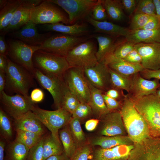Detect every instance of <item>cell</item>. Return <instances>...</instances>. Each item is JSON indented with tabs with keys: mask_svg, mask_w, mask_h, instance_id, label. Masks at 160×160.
<instances>
[{
	"mask_svg": "<svg viewBox=\"0 0 160 160\" xmlns=\"http://www.w3.org/2000/svg\"><path fill=\"white\" fill-rule=\"evenodd\" d=\"M119 111L128 136L134 144L151 137L146 121L127 95Z\"/></svg>",
	"mask_w": 160,
	"mask_h": 160,
	"instance_id": "6da1fadb",
	"label": "cell"
},
{
	"mask_svg": "<svg viewBox=\"0 0 160 160\" xmlns=\"http://www.w3.org/2000/svg\"><path fill=\"white\" fill-rule=\"evenodd\" d=\"M7 61L5 89L10 92L29 97V90L35 85L33 74L8 57Z\"/></svg>",
	"mask_w": 160,
	"mask_h": 160,
	"instance_id": "7a4b0ae2",
	"label": "cell"
},
{
	"mask_svg": "<svg viewBox=\"0 0 160 160\" xmlns=\"http://www.w3.org/2000/svg\"><path fill=\"white\" fill-rule=\"evenodd\" d=\"M131 100L146 121L151 136L160 137V99L155 93Z\"/></svg>",
	"mask_w": 160,
	"mask_h": 160,
	"instance_id": "3957f363",
	"label": "cell"
},
{
	"mask_svg": "<svg viewBox=\"0 0 160 160\" xmlns=\"http://www.w3.org/2000/svg\"><path fill=\"white\" fill-rule=\"evenodd\" d=\"M31 111L50 131L55 140L61 144L59 131L68 124L72 117V114L62 108L54 111H49L41 109L35 105Z\"/></svg>",
	"mask_w": 160,
	"mask_h": 160,
	"instance_id": "277c9868",
	"label": "cell"
},
{
	"mask_svg": "<svg viewBox=\"0 0 160 160\" xmlns=\"http://www.w3.org/2000/svg\"><path fill=\"white\" fill-rule=\"evenodd\" d=\"M32 60L34 68L46 74L63 77L70 68L65 57L41 49L35 52Z\"/></svg>",
	"mask_w": 160,
	"mask_h": 160,
	"instance_id": "5b68a950",
	"label": "cell"
},
{
	"mask_svg": "<svg viewBox=\"0 0 160 160\" xmlns=\"http://www.w3.org/2000/svg\"><path fill=\"white\" fill-rule=\"evenodd\" d=\"M97 50L94 42L87 40L74 47L65 58L70 67L84 71L98 63L96 55Z\"/></svg>",
	"mask_w": 160,
	"mask_h": 160,
	"instance_id": "8992f818",
	"label": "cell"
},
{
	"mask_svg": "<svg viewBox=\"0 0 160 160\" xmlns=\"http://www.w3.org/2000/svg\"><path fill=\"white\" fill-rule=\"evenodd\" d=\"M30 20L36 25L57 23L68 25L69 22L68 17L49 0H43L32 9Z\"/></svg>",
	"mask_w": 160,
	"mask_h": 160,
	"instance_id": "52a82bcc",
	"label": "cell"
},
{
	"mask_svg": "<svg viewBox=\"0 0 160 160\" xmlns=\"http://www.w3.org/2000/svg\"><path fill=\"white\" fill-rule=\"evenodd\" d=\"M7 56L12 61L25 68L33 74L35 69L32 60L34 53L41 49L40 46L27 45L18 40L9 39L7 41Z\"/></svg>",
	"mask_w": 160,
	"mask_h": 160,
	"instance_id": "ba28073f",
	"label": "cell"
},
{
	"mask_svg": "<svg viewBox=\"0 0 160 160\" xmlns=\"http://www.w3.org/2000/svg\"><path fill=\"white\" fill-rule=\"evenodd\" d=\"M34 78L44 88L52 95L54 105L58 109L61 108L67 87L63 77L46 74L35 68L33 73Z\"/></svg>",
	"mask_w": 160,
	"mask_h": 160,
	"instance_id": "9c48e42d",
	"label": "cell"
},
{
	"mask_svg": "<svg viewBox=\"0 0 160 160\" xmlns=\"http://www.w3.org/2000/svg\"><path fill=\"white\" fill-rule=\"evenodd\" d=\"M63 78L68 89L77 97L80 103H88L90 92L84 70L70 67L65 73Z\"/></svg>",
	"mask_w": 160,
	"mask_h": 160,
	"instance_id": "30bf717a",
	"label": "cell"
},
{
	"mask_svg": "<svg viewBox=\"0 0 160 160\" xmlns=\"http://www.w3.org/2000/svg\"><path fill=\"white\" fill-rule=\"evenodd\" d=\"M87 38L65 34L50 36L40 46L41 50L65 57L74 47L87 40Z\"/></svg>",
	"mask_w": 160,
	"mask_h": 160,
	"instance_id": "8fae6325",
	"label": "cell"
},
{
	"mask_svg": "<svg viewBox=\"0 0 160 160\" xmlns=\"http://www.w3.org/2000/svg\"><path fill=\"white\" fill-rule=\"evenodd\" d=\"M63 9L68 15V24H74L87 18L97 0H49Z\"/></svg>",
	"mask_w": 160,
	"mask_h": 160,
	"instance_id": "7c38bea8",
	"label": "cell"
},
{
	"mask_svg": "<svg viewBox=\"0 0 160 160\" xmlns=\"http://www.w3.org/2000/svg\"><path fill=\"white\" fill-rule=\"evenodd\" d=\"M0 102L4 111L9 116L16 120L30 111L35 105L30 97L19 94L8 95L4 91L0 94Z\"/></svg>",
	"mask_w": 160,
	"mask_h": 160,
	"instance_id": "4fadbf2b",
	"label": "cell"
},
{
	"mask_svg": "<svg viewBox=\"0 0 160 160\" xmlns=\"http://www.w3.org/2000/svg\"><path fill=\"white\" fill-rule=\"evenodd\" d=\"M127 160H160V137L151 136L134 144Z\"/></svg>",
	"mask_w": 160,
	"mask_h": 160,
	"instance_id": "5bb4252c",
	"label": "cell"
},
{
	"mask_svg": "<svg viewBox=\"0 0 160 160\" xmlns=\"http://www.w3.org/2000/svg\"><path fill=\"white\" fill-rule=\"evenodd\" d=\"M87 81L95 87L104 93L112 88L109 68L103 63H98L95 66L84 71Z\"/></svg>",
	"mask_w": 160,
	"mask_h": 160,
	"instance_id": "9a60e30c",
	"label": "cell"
},
{
	"mask_svg": "<svg viewBox=\"0 0 160 160\" xmlns=\"http://www.w3.org/2000/svg\"><path fill=\"white\" fill-rule=\"evenodd\" d=\"M160 83L158 79H146L140 73H136L131 76L130 88L127 95L133 100L156 93Z\"/></svg>",
	"mask_w": 160,
	"mask_h": 160,
	"instance_id": "2e32d148",
	"label": "cell"
},
{
	"mask_svg": "<svg viewBox=\"0 0 160 160\" xmlns=\"http://www.w3.org/2000/svg\"><path fill=\"white\" fill-rule=\"evenodd\" d=\"M41 0H22L15 11L8 26L0 32L1 35L17 30L22 27L30 20L32 9L42 1Z\"/></svg>",
	"mask_w": 160,
	"mask_h": 160,
	"instance_id": "e0dca14e",
	"label": "cell"
},
{
	"mask_svg": "<svg viewBox=\"0 0 160 160\" xmlns=\"http://www.w3.org/2000/svg\"><path fill=\"white\" fill-rule=\"evenodd\" d=\"M36 25L30 20L20 29L9 33V35L27 45L41 46L50 36L49 33H39Z\"/></svg>",
	"mask_w": 160,
	"mask_h": 160,
	"instance_id": "ac0fdd59",
	"label": "cell"
},
{
	"mask_svg": "<svg viewBox=\"0 0 160 160\" xmlns=\"http://www.w3.org/2000/svg\"><path fill=\"white\" fill-rule=\"evenodd\" d=\"M135 48L141 57L144 69H160V44L138 43L135 44Z\"/></svg>",
	"mask_w": 160,
	"mask_h": 160,
	"instance_id": "d6986e66",
	"label": "cell"
},
{
	"mask_svg": "<svg viewBox=\"0 0 160 160\" xmlns=\"http://www.w3.org/2000/svg\"><path fill=\"white\" fill-rule=\"evenodd\" d=\"M101 119L103 124L100 133L102 135H127V132L119 111L110 112Z\"/></svg>",
	"mask_w": 160,
	"mask_h": 160,
	"instance_id": "ffe728a7",
	"label": "cell"
},
{
	"mask_svg": "<svg viewBox=\"0 0 160 160\" xmlns=\"http://www.w3.org/2000/svg\"><path fill=\"white\" fill-rule=\"evenodd\" d=\"M134 144L122 145L110 148H102L93 152L91 160H127Z\"/></svg>",
	"mask_w": 160,
	"mask_h": 160,
	"instance_id": "44dd1931",
	"label": "cell"
},
{
	"mask_svg": "<svg viewBox=\"0 0 160 160\" xmlns=\"http://www.w3.org/2000/svg\"><path fill=\"white\" fill-rule=\"evenodd\" d=\"M15 131H28L43 136L46 132V127L34 113L30 111L20 118L15 120Z\"/></svg>",
	"mask_w": 160,
	"mask_h": 160,
	"instance_id": "7402d4cb",
	"label": "cell"
},
{
	"mask_svg": "<svg viewBox=\"0 0 160 160\" xmlns=\"http://www.w3.org/2000/svg\"><path fill=\"white\" fill-rule=\"evenodd\" d=\"M87 20L93 27L96 32L104 33L113 37H125L130 31L128 28L106 21H97L89 16L87 18Z\"/></svg>",
	"mask_w": 160,
	"mask_h": 160,
	"instance_id": "603a6c76",
	"label": "cell"
},
{
	"mask_svg": "<svg viewBox=\"0 0 160 160\" xmlns=\"http://www.w3.org/2000/svg\"><path fill=\"white\" fill-rule=\"evenodd\" d=\"M41 27L44 31H55L73 36H82L89 32L88 27L86 25L78 23L71 25L62 23L45 24L42 25Z\"/></svg>",
	"mask_w": 160,
	"mask_h": 160,
	"instance_id": "cb8c5ba5",
	"label": "cell"
},
{
	"mask_svg": "<svg viewBox=\"0 0 160 160\" xmlns=\"http://www.w3.org/2000/svg\"><path fill=\"white\" fill-rule=\"evenodd\" d=\"M125 37L127 41L135 44L140 43L160 44V26L150 30H130Z\"/></svg>",
	"mask_w": 160,
	"mask_h": 160,
	"instance_id": "d4e9b609",
	"label": "cell"
},
{
	"mask_svg": "<svg viewBox=\"0 0 160 160\" xmlns=\"http://www.w3.org/2000/svg\"><path fill=\"white\" fill-rule=\"evenodd\" d=\"M89 84L90 96L88 104L92 108L93 114L101 119L110 112L105 103L103 96L104 92L89 83Z\"/></svg>",
	"mask_w": 160,
	"mask_h": 160,
	"instance_id": "484cf974",
	"label": "cell"
},
{
	"mask_svg": "<svg viewBox=\"0 0 160 160\" xmlns=\"http://www.w3.org/2000/svg\"><path fill=\"white\" fill-rule=\"evenodd\" d=\"M91 144L93 146H99L103 148L107 149L119 145H132L134 143L128 135H119L97 137L92 140Z\"/></svg>",
	"mask_w": 160,
	"mask_h": 160,
	"instance_id": "4316f807",
	"label": "cell"
},
{
	"mask_svg": "<svg viewBox=\"0 0 160 160\" xmlns=\"http://www.w3.org/2000/svg\"><path fill=\"white\" fill-rule=\"evenodd\" d=\"M92 37L95 38L97 41L98 48L96 52V57L98 62L102 63L112 51L117 37L101 34L95 35Z\"/></svg>",
	"mask_w": 160,
	"mask_h": 160,
	"instance_id": "83f0119b",
	"label": "cell"
},
{
	"mask_svg": "<svg viewBox=\"0 0 160 160\" xmlns=\"http://www.w3.org/2000/svg\"><path fill=\"white\" fill-rule=\"evenodd\" d=\"M135 45L127 41L125 38L123 40H116L112 51L102 63L107 65L112 61L123 59L135 49Z\"/></svg>",
	"mask_w": 160,
	"mask_h": 160,
	"instance_id": "f1b7e54d",
	"label": "cell"
},
{
	"mask_svg": "<svg viewBox=\"0 0 160 160\" xmlns=\"http://www.w3.org/2000/svg\"><path fill=\"white\" fill-rule=\"evenodd\" d=\"M106 65L111 69L126 76H131L144 69L141 64L131 63L123 59L112 61Z\"/></svg>",
	"mask_w": 160,
	"mask_h": 160,
	"instance_id": "f546056e",
	"label": "cell"
},
{
	"mask_svg": "<svg viewBox=\"0 0 160 160\" xmlns=\"http://www.w3.org/2000/svg\"><path fill=\"white\" fill-rule=\"evenodd\" d=\"M29 148L15 140L7 148L4 160H26Z\"/></svg>",
	"mask_w": 160,
	"mask_h": 160,
	"instance_id": "4dcf8cb0",
	"label": "cell"
},
{
	"mask_svg": "<svg viewBox=\"0 0 160 160\" xmlns=\"http://www.w3.org/2000/svg\"><path fill=\"white\" fill-rule=\"evenodd\" d=\"M22 0H8L5 5L0 9V31L9 25L13 15Z\"/></svg>",
	"mask_w": 160,
	"mask_h": 160,
	"instance_id": "1f68e13d",
	"label": "cell"
},
{
	"mask_svg": "<svg viewBox=\"0 0 160 160\" xmlns=\"http://www.w3.org/2000/svg\"><path fill=\"white\" fill-rule=\"evenodd\" d=\"M67 125L59 130V135L60 140L63 146L64 152L70 159L78 148L72 137L69 127Z\"/></svg>",
	"mask_w": 160,
	"mask_h": 160,
	"instance_id": "d6a6232c",
	"label": "cell"
},
{
	"mask_svg": "<svg viewBox=\"0 0 160 160\" xmlns=\"http://www.w3.org/2000/svg\"><path fill=\"white\" fill-rule=\"evenodd\" d=\"M43 152V160H45L51 156L60 155L64 152L61 144L55 140L51 133L44 136Z\"/></svg>",
	"mask_w": 160,
	"mask_h": 160,
	"instance_id": "836d02e7",
	"label": "cell"
},
{
	"mask_svg": "<svg viewBox=\"0 0 160 160\" xmlns=\"http://www.w3.org/2000/svg\"><path fill=\"white\" fill-rule=\"evenodd\" d=\"M108 17L115 21H120L124 17V11L119 0H101Z\"/></svg>",
	"mask_w": 160,
	"mask_h": 160,
	"instance_id": "e575fe53",
	"label": "cell"
},
{
	"mask_svg": "<svg viewBox=\"0 0 160 160\" xmlns=\"http://www.w3.org/2000/svg\"><path fill=\"white\" fill-rule=\"evenodd\" d=\"M68 125L78 148L86 144V138L81 127L80 121L77 119L72 117Z\"/></svg>",
	"mask_w": 160,
	"mask_h": 160,
	"instance_id": "d590c367",
	"label": "cell"
},
{
	"mask_svg": "<svg viewBox=\"0 0 160 160\" xmlns=\"http://www.w3.org/2000/svg\"><path fill=\"white\" fill-rule=\"evenodd\" d=\"M109 70L111 76L112 88L125 90L128 93L131 85V76H124L109 68Z\"/></svg>",
	"mask_w": 160,
	"mask_h": 160,
	"instance_id": "8d00e7d4",
	"label": "cell"
},
{
	"mask_svg": "<svg viewBox=\"0 0 160 160\" xmlns=\"http://www.w3.org/2000/svg\"><path fill=\"white\" fill-rule=\"evenodd\" d=\"M16 131L17 135L15 140L29 149L36 145L44 136L27 131L19 130Z\"/></svg>",
	"mask_w": 160,
	"mask_h": 160,
	"instance_id": "74e56055",
	"label": "cell"
},
{
	"mask_svg": "<svg viewBox=\"0 0 160 160\" xmlns=\"http://www.w3.org/2000/svg\"><path fill=\"white\" fill-rule=\"evenodd\" d=\"M0 131L2 137L7 140L13 135L12 126L9 116L1 108H0Z\"/></svg>",
	"mask_w": 160,
	"mask_h": 160,
	"instance_id": "f35d334b",
	"label": "cell"
},
{
	"mask_svg": "<svg viewBox=\"0 0 160 160\" xmlns=\"http://www.w3.org/2000/svg\"><path fill=\"white\" fill-rule=\"evenodd\" d=\"M80 103L77 97L67 89L61 104V107L71 114Z\"/></svg>",
	"mask_w": 160,
	"mask_h": 160,
	"instance_id": "ab89813d",
	"label": "cell"
},
{
	"mask_svg": "<svg viewBox=\"0 0 160 160\" xmlns=\"http://www.w3.org/2000/svg\"><path fill=\"white\" fill-rule=\"evenodd\" d=\"M140 13L150 16L156 15L155 7L153 0H138L134 13Z\"/></svg>",
	"mask_w": 160,
	"mask_h": 160,
	"instance_id": "60d3db41",
	"label": "cell"
},
{
	"mask_svg": "<svg viewBox=\"0 0 160 160\" xmlns=\"http://www.w3.org/2000/svg\"><path fill=\"white\" fill-rule=\"evenodd\" d=\"M151 16L142 13H134L128 28L132 31L142 29L146 24Z\"/></svg>",
	"mask_w": 160,
	"mask_h": 160,
	"instance_id": "b9f144b4",
	"label": "cell"
},
{
	"mask_svg": "<svg viewBox=\"0 0 160 160\" xmlns=\"http://www.w3.org/2000/svg\"><path fill=\"white\" fill-rule=\"evenodd\" d=\"M93 151L89 145L86 144L78 148L73 156L71 160H91Z\"/></svg>",
	"mask_w": 160,
	"mask_h": 160,
	"instance_id": "7bdbcfd3",
	"label": "cell"
},
{
	"mask_svg": "<svg viewBox=\"0 0 160 160\" xmlns=\"http://www.w3.org/2000/svg\"><path fill=\"white\" fill-rule=\"evenodd\" d=\"M92 113V108L88 103H80L72 114V117L80 121L89 116Z\"/></svg>",
	"mask_w": 160,
	"mask_h": 160,
	"instance_id": "ee69618b",
	"label": "cell"
},
{
	"mask_svg": "<svg viewBox=\"0 0 160 160\" xmlns=\"http://www.w3.org/2000/svg\"><path fill=\"white\" fill-rule=\"evenodd\" d=\"M44 137L29 149L26 160H43Z\"/></svg>",
	"mask_w": 160,
	"mask_h": 160,
	"instance_id": "f6af8a7d",
	"label": "cell"
},
{
	"mask_svg": "<svg viewBox=\"0 0 160 160\" xmlns=\"http://www.w3.org/2000/svg\"><path fill=\"white\" fill-rule=\"evenodd\" d=\"M91 13V17L97 21H106L108 18L101 0H97V2L93 7Z\"/></svg>",
	"mask_w": 160,
	"mask_h": 160,
	"instance_id": "bcb514c9",
	"label": "cell"
},
{
	"mask_svg": "<svg viewBox=\"0 0 160 160\" xmlns=\"http://www.w3.org/2000/svg\"><path fill=\"white\" fill-rule=\"evenodd\" d=\"M119 1L123 11L130 15L134 13L138 0H119Z\"/></svg>",
	"mask_w": 160,
	"mask_h": 160,
	"instance_id": "7dc6e473",
	"label": "cell"
},
{
	"mask_svg": "<svg viewBox=\"0 0 160 160\" xmlns=\"http://www.w3.org/2000/svg\"><path fill=\"white\" fill-rule=\"evenodd\" d=\"M103 96L105 105L110 112L121 107L123 102H121L107 96L104 93Z\"/></svg>",
	"mask_w": 160,
	"mask_h": 160,
	"instance_id": "c3c4849f",
	"label": "cell"
},
{
	"mask_svg": "<svg viewBox=\"0 0 160 160\" xmlns=\"http://www.w3.org/2000/svg\"><path fill=\"white\" fill-rule=\"evenodd\" d=\"M123 91L112 88L104 94L112 98L123 102L126 96V95L124 94Z\"/></svg>",
	"mask_w": 160,
	"mask_h": 160,
	"instance_id": "681fc988",
	"label": "cell"
},
{
	"mask_svg": "<svg viewBox=\"0 0 160 160\" xmlns=\"http://www.w3.org/2000/svg\"><path fill=\"white\" fill-rule=\"evenodd\" d=\"M140 73L143 78L146 79L154 78L160 80V69L157 70L144 69Z\"/></svg>",
	"mask_w": 160,
	"mask_h": 160,
	"instance_id": "f907efd6",
	"label": "cell"
},
{
	"mask_svg": "<svg viewBox=\"0 0 160 160\" xmlns=\"http://www.w3.org/2000/svg\"><path fill=\"white\" fill-rule=\"evenodd\" d=\"M123 60L132 63L141 64V57L135 48L130 52Z\"/></svg>",
	"mask_w": 160,
	"mask_h": 160,
	"instance_id": "816d5d0a",
	"label": "cell"
},
{
	"mask_svg": "<svg viewBox=\"0 0 160 160\" xmlns=\"http://www.w3.org/2000/svg\"><path fill=\"white\" fill-rule=\"evenodd\" d=\"M160 26V21L156 16H151L149 20L141 29L150 30L155 29Z\"/></svg>",
	"mask_w": 160,
	"mask_h": 160,
	"instance_id": "f5cc1de1",
	"label": "cell"
},
{
	"mask_svg": "<svg viewBox=\"0 0 160 160\" xmlns=\"http://www.w3.org/2000/svg\"><path fill=\"white\" fill-rule=\"evenodd\" d=\"M30 97L32 101L35 103L42 101L44 98V94L42 89L36 88L32 90Z\"/></svg>",
	"mask_w": 160,
	"mask_h": 160,
	"instance_id": "db71d44e",
	"label": "cell"
},
{
	"mask_svg": "<svg viewBox=\"0 0 160 160\" xmlns=\"http://www.w3.org/2000/svg\"><path fill=\"white\" fill-rule=\"evenodd\" d=\"M8 49L7 43L5 40L4 35L0 36V55L7 56Z\"/></svg>",
	"mask_w": 160,
	"mask_h": 160,
	"instance_id": "11a10c76",
	"label": "cell"
},
{
	"mask_svg": "<svg viewBox=\"0 0 160 160\" xmlns=\"http://www.w3.org/2000/svg\"><path fill=\"white\" fill-rule=\"evenodd\" d=\"M99 122L98 119H91L87 121L85 124V127L89 131L94 130L96 127Z\"/></svg>",
	"mask_w": 160,
	"mask_h": 160,
	"instance_id": "9f6ffc18",
	"label": "cell"
},
{
	"mask_svg": "<svg viewBox=\"0 0 160 160\" xmlns=\"http://www.w3.org/2000/svg\"><path fill=\"white\" fill-rule=\"evenodd\" d=\"M8 66L7 56L0 55V71L5 73Z\"/></svg>",
	"mask_w": 160,
	"mask_h": 160,
	"instance_id": "6f0895ef",
	"label": "cell"
},
{
	"mask_svg": "<svg viewBox=\"0 0 160 160\" xmlns=\"http://www.w3.org/2000/svg\"><path fill=\"white\" fill-rule=\"evenodd\" d=\"M45 160H71V159L64 152L60 155L51 156Z\"/></svg>",
	"mask_w": 160,
	"mask_h": 160,
	"instance_id": "680465c9",
	"label": "cell"
},
{
	"mask_svg": "<svg viewBox=\"0 0 160 160\" xmlns=\"http://www.w3.org/2000/svg\"><path fill=\"white\" fill-rule=\"evenodd\" d=\"M6 81L5 73L0 71V94L5 89Z\"/></svg>",
	"mask_w": 160,
	"mask_h": 160,
	"instance_id": "91938a15",
	"label": "cell"
},
{
	"mask_svg": "<svg viewBox=\"0 0 160 160\" xmlns=\"http://www.w3.org/2000/svg\"><path fill=\"white\" fill-rule=\"evenodd\" d=\"M154 4L156 16L160 21V0H153Z\"/></svg>",
	"mask_w": 160,
	"mask_h": 160,
	"instance_id": "94428289",
	"label": "cell"
},
{
	"mask_svg": "<svg viewBox=\"0 0 160 160\" xmlns=\"http://www.w3.org/2000/svg\"><path fill=\"white\" fill-rule=\"evenodd\" d=\"M5 145V142L3 140L0 141V160H4V151Z\"/></svg>",
	"mask_w": 160,
	"mask_h": 160,
	"instance_id": "6125c7cd",
	"label": "cell"
},
{
	"mask_svg": "<svg viewBox=\"0 0 160 160\" xmlns=\"http://www.w3.org/2000/svg\"><path fill=\"white\" fill-rule=\"evenodd\" d=\"M8 0H0V9L4 7L7 4Z\"/></svg>",
	"mask_w": 160,
	"mask_h": 160,
	"instance_id": "be15d7a7",
	"label": "cell"
},
{
	"mask_svg": "<svg viewBox=\"0 0 160 160\" xmlns=\"http://www.w3.org/2000/svg\"><path fill=\"white\" fill-rule=\"evenodd\" d=\"M156 94L160 99V83L156 91Z\"/></svg>",
	"mask_w": 160,
	"mask_h": 160,
	"instance_id": "e7e4bbea",
	"label": "cell"
}]
</instances>
